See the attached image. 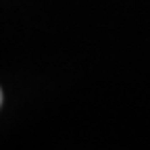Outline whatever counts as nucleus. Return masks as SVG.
Instances as JSON below:
<instances>
[{
  "label": "nucleus",
  "instance_id": "nucleus-1",
  "mask_svg": "<svg viewBox=\"0 0 150 150\" xmlns=\"http://www.w3.org/2000/svg\"><path fill=\"white\" fill-rule=\"evenodd\" d=\"M0 104H2V90H0Z\"/></svg>",
  "mask_w": 150,
  "mask_h": 150
}]
</instances>
